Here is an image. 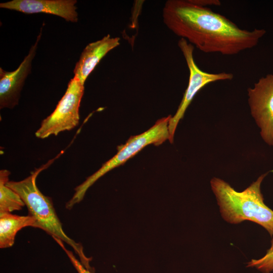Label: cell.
Listing matches in <instances>:
<instances>
[{
	"instance_id": "15",
	"label": "cell",
	"mask_w": 273,
	"mask_h": 273,
	"mask_svg": "<svg viewBox=\"0 0 273 273\" xmlns=\"http://www.w3.org/2000/svg\"><path fill=\"white\" fill-rule=\"evenodd\" d=\"M190 1L195 5L205 8L220 6L221 4L219 0H190Z\"/></svg>"
},
{
	"instance_id": "5",
	"label": "cell",
	"mask_w": 273,
	"mask_h": 273,
	"mask_svg": "<svg viewBox=\"0 0 273 273\" xmlns=\"http://www.w3.org/2000/svg\"><path fill=\"white\" fill-rule=\"evenodd\" d=\"M84 88V84L77 78L73 77L70 80L55 109L42 121L35 132L37 138L45 139L51 135H57L61 132L72 130L78 124Z\"/></svg>"
},
{
	"instance_id": "11",
	"label": "cell",
	"mask_w": 273,
	"mask_h": 273,
	"mask_svg": "<svg viewBox=\"0 0 273 273\" xmlns=\"http://www.w3.org/2000/svg\"><path fill=\"white\" fill-rule=\"evenodd\" d=\"M35 219L31 215L20 216L11 213L0 214V248L12 247L17 233L26 226L34 227Z\"/></svg>"
},
{
	"instance_id": "8",
	"label": "cell",
	"mask_w": 273,
	"mask_h": 273,
	"mask_svg": "<svg viewBox=\"0 0 273 273\" xmlns=\"http://www.w3.org/2000/svg\"><path fill=\"white\" fill-rule=\"evenodd\" d=\"M41 32V29L35 43L16 70L6 71L0 68L1 109H12L18 105L25 80L31 72L32 61L36 54Z\"/></svg>"
},
{
	"instance_id": "1",
	"label": "cell",
	"mask_w": 273,
	"mask_h": 273,
	"mask_svg": "<svg viewBox=\"0 0 273 273\" xmlns=\"http://www.w3.org/2000/svg\"><path fill=\"white\" fill-rule=\"evenodd\" d=\"M162 17L170 31L205 53L237 55L255 47L266 33L263 29H241L210 8L190 0L167 1Z\"/></svg>"
},
{
	"instance_id": "2",
	"label": "cell",
	"mask_w": 273,
	"mask_h": 273,
	"mask_svg": "<svg viewBox=\"0 0 273 273\" xmlns=\"http://www.w3.org/2000/svg\"><path fill=\"white\" fill-rule=\"evenodd\" d=\"M267 173L242 192H238L228 183L217 177L210 181L223 218L230 223L250 220L263 227L273 236V210L264 202L261 184Z\"/></svg>"
},
{
	"instance_id": "13",
	"label": "cell",
	"mask_w": 273,
	"mask_h": 273,
	"mask_svg": "<svg viewBox=\"0 0 273 273\" xmlns=\"http://www.w3.org/2000/svg\"><path fill=\"white\" fill-rule=\"evenodd\" d=\"M247 267H254L262 273H270L273 271V239L271 246L262 258L258 259H252L249 262Z\"/></svg>"
},
{
	"instance_id": "10",
	"label": "cell",
	"mask_w": 273,
	"mask_h": 273,
	"mask_svg": "<svg viewBox=\"0 0 273 273\" xmlns=\"http://www.w3.org/2000/svg\"><path fill=\"white\" fill-rule=\"evenodd\" d=\"M120 38L112 37L108 34L87 45L75 65L74 77L84 84L97 65L108 52L120 44Z\"/></svg>"
},
{
	"instance_id": "3",
	"label": "cell",
	"mask_w": 273,
	"mask_h": 273,
	"mask_svg": "<svg viewBox=\"0 0 273 273\" xmlns=\"http://www.w3.org/2000/svg\"><path fill=\"white\" fill-rule=\"evenodd\" d=\"M58 157L50 160L41 167L35 169L30 175L20 181H10L7 186L21 197L26 206L29 215L35 219L34 228L42 230L55 238L65 242L75 251L81 263L91 270L90 258L86 257L82 246L69 237L64 232L62 224L58 218L51 198L44 195L37 188L36 179L40 172L48 167Z\"/></svg>"
},
{
	"instance_id": "9",
	"label": "cell",
	"mask_w": 273,
	"mask_h": 273,
	"mask_svg": "<svg viewBox=\"0 0 273 273\" xmlns=\"http://www.w3.org/2000/svg\"><path fill=\"white\" fill-rule=\"evenodd\" d=\"M76 3L75 0H13L1 3L0 7L26 14H52L67 21L76 22L78 21Z\"/></svg>"
},
{
	"instance_id": "4",
	"label": "cell",
	"mask_w": 273,
	"mask_h": 273,
	"mask_svg": "<svg viewBox=\"0 0 273 273\" xmlns=\"http://www.w3.org/2000/svg\"><path fill=\"white\" fill-rule=\"evenodd\" d=\"M171 116L159 119L155 124L146 131L131 136L124 145L118 148V152L112 158L104 163L101 167L75 189L71 199L66 203V208L71 209L79 203L90 187L106 173L117 167L134 156L146 146L154 144L159 145L169 140V121Z\"/></svg>"
},
{
	"instance_id": "12",
	"label": "cell",
	"mask_w": 273,
	"mask_h": 273,
	"mask_svg": "<svg viewBox=\"0 0 273 273\" xmlns=\"http://www.w3.org/2000/svg\"><path fill=\"white\" fill-rule=\"evenodd\" d=\"M10 174L7 169L0 170V214L20 210L25 205L19 195L7 186Z\"/></svg>"
},
{
	"instance_id": "6",
	"label": "cell",
	"mask_w": 273,
	"mask_h": 273,
	"mask_svg": "<svg viewBox=\"0 0 273 273\" xmlns=\"http://www.w3.org/2000/svg\"><path fill=\"white\" fill-rule=\"evenodd\" d=\"M177 44L186 61L189 71V78L188 86L178 108L169 121V141L171 143L173 142L174 132L179 121L183 118L187 109L197 93L210 83L231 80L234 77L231 73L223 72L213 73L202 70L197 65L194 59V47L184 38H180Z\"/></svg>"
},
{
	"instance_id": "14",
	"label": "cell",
	"mask_w": 273,
	"mask_h": 273,
	"mask_svg": "<svg viewBox=\"0 0 273 273\" xmlns=\"http://www.w3.org/2000/svg\"><path fill=\"white\" fill-rule=\"evenodd\" d=\"M53 239L65 251L78 273H93L90 270L85 268V267L81 263L80 261H79L76 258L71 251L69 250L65 247L63 241L57 238H53Z\"/></svg>"
},
{
	"instance_id": "7",
	"label": "cell",
	"mask_w": 273,
	"mask_h": 273,
	"mask_svg": "<svg viewBox=\"0 0 273 273\" xmlns=\"http://www.w3.org/2000/svg\"><path fill=\"white\" fill-rule=\"evenodd\" d=\"M251 114L260 128V134L273 146V74L263 76L248 89Z\"/></svg>"
}]
</instances>
